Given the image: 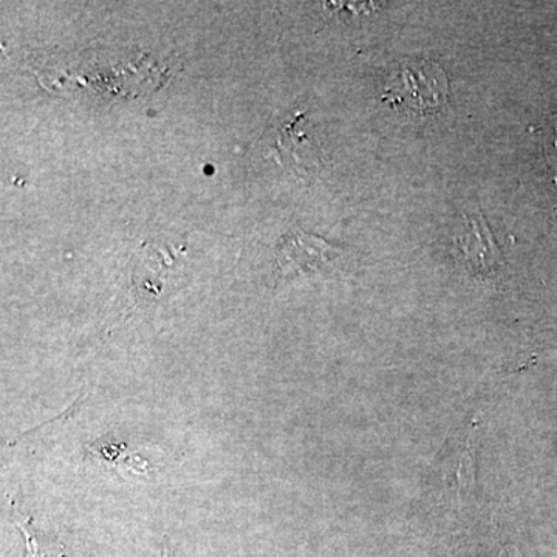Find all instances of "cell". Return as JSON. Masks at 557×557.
I'll return each instance as SVG.
<instances>
[{"mask_svg":"<svg viewBox=\"0 0 557 557\" xmlns=\"http://www.w3.org/2000/svg\"><path fill=\"white\" fill-rule=\"evenodd\" d=\"M448 98V81L435 62L403 65L388 81L384 100L418 115L438 110Z\"/></svg>","mask_w":557,"mask_h":557,"instance_id":"1","label":"cell"},{"mask_svg":"<svg viewBox=\"0 0 557 557\" xmlns=\"http://www.w3.org/2000/svg\"><path fill=\"white\" fill-rule=\"evenodd\" d=\"M343 256L341 249L329 242L302 231H289L276 249L277 276L285 277L302 271H317L332 265Z\"/></svg>","mask_w":557,"mask_h":557,"instance_id":"2","label":"cell"},{"mask_svg":"<svg viewBox=\"0 0 557 557\" xmlns=\"http://www.w3.org/2000/svg\"><path fill=\"white\" fill-rule=\"evenodd\" d=\"M457 247L468 269L475 274H490L500 267V249L480 211L463 219V226L457 237Z\"/></svg>","mask_w":557,"mask_h":557,"instance_id":"3","label":"cell"},{"mask_svg":"<svg viewBox=\"0 0 557 557\" xmlns=\"http://www.w3.org/2000/svg\"><path fill=\"white\" fill-rule=\"evenodd\" d=\"M547 157L549 166L555 171V180L557 183V121L555 126H553L552 137H549V141L547 143Z\"/></svg>","mask_w":557,"mask_h":557,"instance_id":"4","label":"cell"},{"mask_svg":"<svg viewBox=\"0 0 557 557\" xmlns=\"http://www.w3.org/2000/svg\"><path fill=\"white\" fill-rule=\"evenodd\" d=\"M163 557H170V555H168V549H166V548H164V555H163Z\"/></svg>","mask_w":557,"mask_h":557,"instance_id":"5","label":"cell"}]
</instances>
